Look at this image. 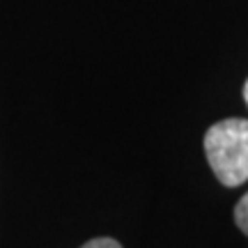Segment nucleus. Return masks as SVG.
<instances>
[{
  "instance_id": "f03ea898",
  "label": "nucleus",
  "mask_w": 248,
  "mask_h": 248,
  "mask_svg": "<svg viewBox=\"0 0 248 248\" xmlns=\"http://www.w3.org/2000/svg\"><path fill=\"white\" fill-rule=\"evenodd\" d=\"M234 223L239 225V230L248 237V193L234 207Z\"/></svg>"
},
{
  "instance_id": "f257e3e1",
  "label": "nucleus",
  "mask_w": 248,
  "mask_h": 248,
  "mask_svg": "<svg viewBox=\"0 0 248 248\" xmlns=\"http://www.w3.org/2000/svg\"><path fill=\"white\" fill-rule=\"evenodd\" d=\"M204 154L216 179L228 188L248 179V120H221L204 133Z\"/></svg>"
},
{
  "instance_id": "20e7f679",
  "label": "nucleus",
  "mask_w": 248,
  "mask_h": 248,
  "mask_svg": "<svg viewBox=\"0 0 248 248\" xmlns=\"http://www.w3.org/2000/svg\"><path fill=\"white\" fill-rule=\"evenodd\" d=\"M244 101H246V106H248V80H246V85H244Z\"/></svg>"
},
{
  "instance_id": "7ed1b4c3",
  "label": "nucleus",
  "mask_w": 248,
  "mask_h": 248,
  "mask_svg": "<svg viewBox=\"0 0 248 248\" xmlns=\"http://www.w3.org/2000/svg\"><path fill=\"white\" fill-rule=\"evenodd\" d=\"M80 248H122L115 239L110 237H99V239H90L88 244H83Z\"/></svg>"
}]
</instances>
